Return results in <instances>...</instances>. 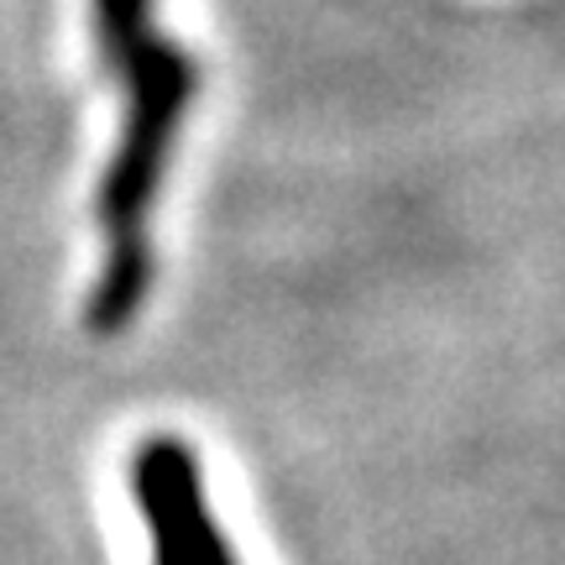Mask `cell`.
Returning <instances> with one entry per match:
<instances>
[{
  "mask_svg": "<svg viewBox=\"0 0 565 565\" xmlns=\"http://www.w3.org/2000/svg\"><path fill=\"white\" fill-rule=\"evenodd\" d=\"M100 58L126 89V116L121 141H116L100 194H95L105 231V267L95 278L89 303H84V324L95 335H121L152 294L147 215H152V200L162 189V168L173 158L179 126L200 95V68L179 42L158 38V32H141L137 42L100 53Z\"/></svg>",
  "mask_w": 565,
  "mask_h": 565,
  "instance_id": "1",
  "label": "cell"
},
{
  "mask_svg": "<svg viewBox=\"0 0 565 565\" xmlns=\"http://www.w3.org/2000/svg\"><path fill=\"white\" fill-rule=\"evenodd\" d=\"M131 492L152 540V565H242L204 503L200 461L183 440H141L131 456Z\"/></svg>",
  "mask_w": 565,
  "mask_h": 565,
  "instance_id": "2",
  "label": "cell"
}]
</instances>
